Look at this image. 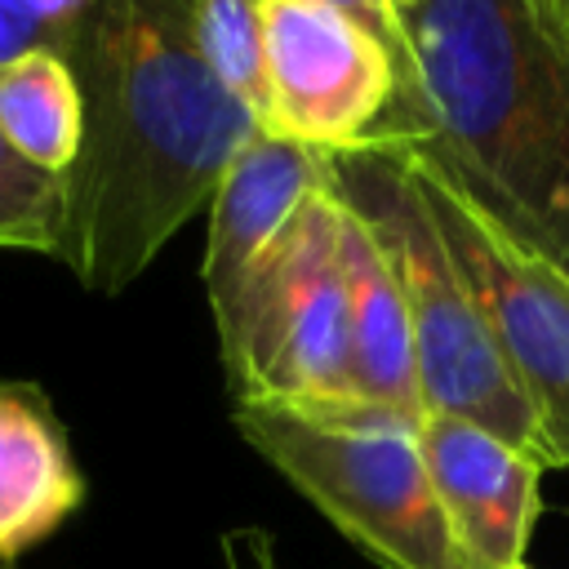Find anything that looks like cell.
Here are the masks:
<instances>
[{
	"label": "cell",
	"instance_id": "obj_1",
	"mask_svg": "<svg viewBox=\"0 0 569 569\" xmlns=\"http://www.w3.org/2000/svg\"><path fill=\"white\" fill-rule=\"evenodd\" d=\"M84 138L67 178L58 262L93 293H120L209 209L258 120L209 71L191 0H93L67 44Z\"/></svg>",
	"mask_w": 569,
	"mask_h": 569
},
{
	"label": "cell",
	"instance_id": "obj_2",
	"mask_svg": "<svg viewBox=\"0 0 569 569\" xmlns=\"http://www.w3.org/2000/svg\"><path fill=\"white\" fill-rule=\"evenodd\" d=\"M409 36L413 80L378 129L427 147L569 271V53L542 44L511 0H427Z\"/></svg>",
	"mask_w": 569,
	"mask_h": 569
},
{
	"label": "cell",
	"instance_id": "obj_3",
	"mask_svg": "<svg viewBox=\"0 0 569 569\" xmlns=\"http://www.w3.org/2000/svg\"><path fill=\"white\" fill-rule=\"evenodd\" d=\"M236 431L378 569H476L431 489L418 422L369 405H236Z\"/></svg>",
	"mask_w": 569,
	"mask_h": 569
},
{
	"label": "cell",
	"instance_id": "obj_4",
	"mask_svg": "<svg viewBox=\"0 0 569 569\" xmlns=\"http://www.w3.org/2000/svg\"><path fill=\"white\" fill-rule=\"evenodd\" d=\"M333 169L400 276L422 413L467 418L542 462L533 409L405 173L378 151L333 156Z\"/></svg>",
	"mask_w": 569,
	"mask_h": 569
},
{
	"label": "cell",
	"instance_id": "obj_5",
	"mask_svg": "<svg viewBox=\"0 0 569 569\" xmlns=\"http://www.w3.org/2000/svg\"><path fill=\"white\" fill-rule=\"evenodd\" d=\"M356 151H378L405 173L533 409L542 467H569V271L525 244L413 138L378 129Z\"/></svg>",
	"mask_w": 569,
	"mask_h": 569
},
{
	"label": "cell",
	"instance_id": "obj_6",
	"mask_svg": "<svg viewBox=\"0 0 569 569\" xmlns=\"http://www.w3.org/2000/svg\"><path fill=\"white\" fill-rule=\"evenodd\" d=\"M236 405L325 409L347 400V289L338 258V169L213 320Z\"/></svg>",
	"mask_w": 569,
	"mask_h": 569
},
{
	"label": "cell",
	"instance_id": "obj_7",
	"mask_svg": "<svg viewBox=\"0 0 569 569\" xmlns=\"http://www.w3.org/2000/svg\"><path fill=\"white\" fill-rule=\"evenodd\" d=\"M262 133L347 156L396 102L391 49L325 0H262Z\"/></svg>",
	"mask_w": 569,
	"mask_h": 569
},
{
	"label": "cell",
	"instance_id": "obj_8",
	"mask_svg": "<svg viewBox=\"0 0 569 569\" xmlns=\"http://www.w3.org/2000/svg\"><path fill=\"white\" fill-rule=\"evenodd\" d=\"M418 449L467 560L476 569L529 565L525 551L542 507L547 467L502 436L449 413H422Z\"/></svg>",
	"mask_w": 569,
	"mask_h": 569
},
{
	"label": "cell",
	"instance_id": "obj_9",
	"mask_svg": "<svg viewBox=\"0 0 569 569\" xmlns=\"http://www.w3.org/2000/svg\"><path fill=\"white\" fill-rule=\"evenodd\" d=\"M325 173H329L325 151L271 138L262 129L236 151L209 200V244L200 262L213 320L240 298L249 276L280 244L298 209L325 182Z\"/></svg>",
	"mask_w": 569,
	"mask_h": 569
},
{
	"label": "cell",
	"instance_id": "obj_10",
	"mask_svg": "<svg viewBox=\"0 0 569 569\" xmlns=\"http://www.w3.org/2000/svg\"><path fill=\"white\" fill-rule=\"evenodd\" d=\"M338 258L347 289V400L400 418H422L413 333L400 276L369 218L338 182Z\"/></svg>",
	"mask_w": 569,
	"mask_h": 569
},
{
	"label": "cell",
	"instance_id": "obj_11",
	"mask_svg": "<svg viewBox=\"0 0 569 569\" xmlns=\"http://www.w3.org/2000/svg\"><path fill=\"white\" fill-rule=\"evenodd\" d=\"M84 502L71 436L44 396L22 378H0V565L40 547Z\"/></svg>",
	"mask_w": 569,
	"mask_h": 569
},
{
	"label": "cell",
	"instance_id": "obj_12",
	"mask_svg": "<svg viewBox=\"0 0 569 569\" xmlns=\"http://www.w3.org/2000/svg\"><path fill=\"white\" fill-rule=\"evenodd\" d=\"M0 133L36 169L67 173L84 138L76 71L53 49H31L0 67Z\"/></svg>",
	"mask_w": 569,
	"mask_h": 569
},
{
	"label": "cell",
	"instance_id": "obj_13",
	"mask_svg": "<svg viewBox=\"0 0 569 569\" xmlns=\"http://www.w3.org/2000/svg\"><path fill=\"white\" fill-rule=\"evenodd\" d=\"M191 36L209 71L240 98L258 120L267 116V71H262V0H191Z\"/></svg>",
	"mask_w": 569,
	"mask_h": 569
},
{
	"label": "cell",
	"instance_id": "obj_14",
	"mask_svg": "<svg viewBox=\"0 0 569 569\" xmlns=\"http://www.w3.org/2000/svg\"><path fill=\"white\" fill-rule=\"evenodd\" d=\"M62 231H67V178L36 169L0 133V249L58 258Z\"/></svg>",
	"mask_w": 569,
	"mask_h": 569
},
{
	"label": "cell",
	"instance_id": "obj_15",
	"mask_svg": "<svg viewBox=\"0 0 569 569\" xmlns=\"http://www.w3.org/2000/svg\"><path fill=\"white\" fill-rule=\"evenodd\" d=\"M89 4L93 0H0V67L31 49H53L67 58Z\"/></svg>",
	"mask_w": 569,
	"mask_h": 569
},
{
	"label": "cell",
	"instance_id": "obj_16",
	"mask_svg": "<svg viewBox=\"0 0 569 569\" xmlns=\"http://www.w3.org/2000/svg\"><path fill=\"white\" fill-rule=\"evenodd\" d=\"M333 9H342L347 18H356L360 27H369L396 58V93L409 89L413 80V36H409V13L396 0H325Z\"/></svg>",
	"mask_w": 569,
	"mask_h": 569
},
{
	"label": "cell",
	"instance_id": "obj_17",
	"mask_svg": "<svg viewBox=\"0 0 569 569\" xmlns=\"http://www.w3.org/2000/svg\"><path fill=\"white\" fill-rule=\"evenodd\" d=\"M218 551H222V569H280L276 538L267 529H258V525L227 529Z\"/></svg>",
	"mask_w": 569,
	"mask_h": 569
},
{
	"label": "cell",
	"instance_id": "obj_18",
	"mask_svg": "<svg viewBox=\"0 0 569 569\" xmlns=\"http://www.w3.org/2000/svg\"><path fill=\"white\" fill-rule=\"evenodd\" d=\"M511 4L542 44L569 53V0H511Z\"/></svg>",
	"mask_w": 569,
	"mask_h": 569
},
{
	"label": "cell",
	"instance_id": "obj_19",
	"mask_svg": "<svg viewBox=\"0 0 569 569\" xmlns=\"http://www.w3.org/2000/svg\"><path fill=\"white\" fill-rule=\"evenodd\" d=\"M396 4H400V9H405V13H413V9H422V4H427V0H396Z\"/></svg>",
	"mask_w": 569,
	"mask_h": 569
},
{
	"label": "cell",
	"instance_id": "obj_20",
	"mask_svg": "<svg viewBox=\"0 0 569 569\" xmlns=\"http://www.w3.org/2000/svg\"><path fill=\"white\" fill-rule=\"evenodd\" d=\"M520 569H533V565H520Z\"/></svg>",
	"mask_w": 569,
	"mask_h": 569
},
{
	"label": "cell",
	"instance_id": "obj_21",
	"mask_svg": "<svg viewBox=\"0 0 569 569\" xmlns=\"http://www.w3.org/2000/svg\"><path fill=\"white\" fill-rule=\"evenodd\" d=\"M0 569H9V565H0Z\"/></svg>",
	"mask_w": 569,
	"mask_h": 569
}]
</instances>
